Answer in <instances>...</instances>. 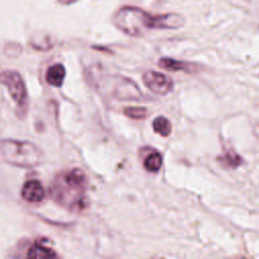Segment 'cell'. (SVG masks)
Returning a JSON list of instances; mask_svg holds the SVG:
<instances>
[{"instance_id":"obj_1","label":"cell","mask_w":259,"mask_h":259,"mask_svg":"<svg viewBox=\"0 0 259 259\" xmlns=\"http://www.w3.org/2000/svg\"><path fill=\"white\" fill-rule=\"evenodd\" d=\"M114 25L130 36H142L147 29H178L185 24L181 14L153 15L136 6H122L113 15Z\"/></svg>"},{"instance_id":"obj_2","label":"cell","mask_w":259,"mask_h":259,"mask_svg":"<svg viewBox=\"0 0 259 259\" xmlns=\"http://www.w3.org/2000/svg\"><path fill=\"white\" fill-rule=\"evenodd\" d=\"M87 177L82 169L74 168L56 175L50 186L52 199L72 212H80L87 206L85 192Z\"/></svg>"},{"instance_id":"obj_3","label":"cell","mask_w":259,"mask_h":259,"mask_svg":"<svg viewBox=\"0 0 259 259\" xmlns=\"http://www.w3.org/2000/svg\"><path fill=\"white\" fill-rule=\"evenodd\" d=\"M0 155L7 163L24 168L35 167L44 159L41 150L34 144L11 139L0 141Z\"/></svg>"},{"instance_id":"obj_4","label":"cell","mask_w":259,"mask_h":259,"mask_svg":"<svg viewBox=\"0 0 259 259\" xmlns=\"http://www.w3.org/2000/svg\"><path fill=\"white\" fill-rule=\"evenodd\" d=\"M0 83L3 84L17 106V114L23 118L28 108V96L25 83L16 71H3L0 73Z\"/></svg>"},{"instance_id":"obj_5","label":"cell","mask_w":259,"mask_h":259,"mask_svg":"<svg viewBox=\"0 0 259 259\" xmlns=\"http://www.w3.org/2000/svg\"><path fill=\"white\" fill-rule=\"evenodd\" d=\"M143 82L148 89L157 95H166L174 87V83L170 77L153 70L143 74Z\"/></svg>"},{"instance_id":"obj_6","label":"cell","mask_w":259,"mask_h":259,"mask_svg":"<svg viewBox=\"0 0 259 259\" xmlns=\"http://www.w3.org/2000/svg\"><path fill=\"white\" fill-rule=\"evenodd\" d=\"M113 82L112 94L115 98L126 99V100H140L142 99L143 94L141 93L139 87L132 80L115 76Z\"/></svg>"},{"instance_id":"obj_7","label":"cell","mask_w":259,"mask_h":259,"mask_svg":"<svg viewBox=\"0 0 259 259\" xmlns=\"http://www.w3.org/2000/svg\"><path fill=\"white\" fill-rule=\"evenodd\" d=\"M21 196L24 200L31 203L40 202L46 196V191L42 184L35 179L26 181L21 188Z\"/></svg>"},{"instance_id":"obj_8","label":"cell","mask_w":259,"mask_h":259,"mask_svg":"<svg viewBox=\"0 0 259 259\" xmlns=\"http://www.w3.org/2000/svg\"><path fill=\"white\" fill-rule=\"evenodd\" d=\"M66 76L65 67L62 64H54L46 73V81L48 84L54 87H61L64 83Z\"/></svg>"},{"instance_id":"obj_9","label":"cell","mask_w":259,"mask_h":259,"mask_svg":"<svg viewBox=\"0 0 259 259\" xmlns=\"http://www.w3.org/2000/svg\"><path fill=\"white\" fill-rule=\"evenodd\" d=\"M158 65L160 68L167 70V71H185L191 72L195 69L194 64H190L183 61H177L170 58H162L159 60Z\"/></svg>"},{"instance_id":"obj_10","label":"cell","mask_w":259,"mask_h":259,"mask_svg":"<svg viewBox=\"0 0 259 259\" xmlns=\"http://www.w3.org/2000/svg\"><path fill=\"white\" fill-rule=\"evenodd\" d=\"M26 256L28 258H56L58 257V254L44 244L35 242L28 249Z\"/></svg>"},{"instance_id":"obj_11","label":"cell","mask_w":259,"mask_h":259,"mask_svg":"<svg viewBox=\"0 0 259 259\" xmlns=\"http://www.w3.org/2000/svg\"><path fill=\"white\" fill-rule=\"evenodd\" d=\"M153 128L155 133L162 137H168L171 134L172 125L168 118L165 116H158L153 120Z\"/></svg>"},{"instance_id":"obj_12","label":"cell","mask_w":259,"mask_h":259,"mask_svg":"<svg viewBox=\"0 0 259 259\" xmlns=\"http://www.w3.org/2000/svg\"><path fill=\"white\" fill-rule=\"evenodd\" d=\"M163 164V158L161 154L158 152H154L149 154L145 161H144V167L147 171L150 172H158Z\"/></svg>"},{"instance_id":"obj_13","label":"cell","mask_w":259,"mask_h":259,"mask_svg":"<svg viewBox=\"0 0 259 259\" xmlns=\"http://www.w3.org/2000/svg\"><path fill=\"white\" fill-rule=\"evenodd\" d=\"M123 113L133 119H144L147 116V108L142 106H127L123 108Z\"/></svg>"},{"instance_id":"obj_14","label":"cell","mask_w":259,"mask_h":259,"mask_svg":"<svg viewBox=\"0 0 259 259\" xmlns=\"http://www.w3.org/2000/svg\"><path fill=\"white\" fill-rule=\"evenodd\" d=\"M222 161L223 163L227 164L229 167L232 168H236L242 164V158L234 152L226 153V155L222 158Z\"/></svg>"},{"instance_id":"obj_15","label":"cell","mask_w":259,"mask_h":259,"mask_svg":"<svg viewBox=\"0 0 259 259\" xmlns=\"http://www.w3.org/2000/svg\"><path fill=\"white\" fill-rule=\"evenodd\" d=\"M60 3H62V4H66V5H68V4H72V3H74V2H76L77 0H58Z\"/></svg>"}]
</instances>
